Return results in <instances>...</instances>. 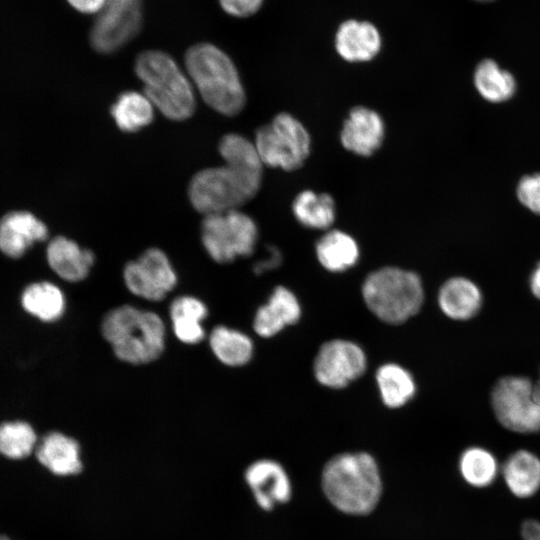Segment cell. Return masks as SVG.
Here are the masks:
<instances>
[{"instance_id": "obj_36", "label": "cell", "mask_w": 540, "mask_h": 540, "mask_svg": "<svg viewBox=\"0 0 540 540\" xmlns=\"http://www.w3.org/2000/svg\"><path fill=\"white\" fill-rule=\"evenodd\" d=\"M68 3L82 13H96L104 9L107 0H67Z\"/></svg>"}, {"instance_id": "obj_15", "label": "cell", "mask_w": 540, "mask_h": 540, "mask_svg": "<svg viewBox=\"0 0 540 540\" xmlns=\"http://www.w3.org/2000/svg\"><path fill=\"white\" fill-rule=\"evenodd\" d=\"M302 309L296 295L287 287L273 289L266 303L258 307L253 318V330L262 338H271L287 326L296 324Z\"/></svg>"}, {"instance_id": "obj_29", "label": "cell", "mask_w": 540, "mask_h": 540, "mask_svg": "<svg viewBox=\"0 0 540 540\" xmlns=\"http://www.w3.org/2000/svg\"><path fill=\"white\" fill-rule=\"evenodd\" d=\"M473 81L479 94L492 103L507 101L517 87L514 76L491 58H485L477 64Z\"/></svg>"}, {"instance_id": "obj_24", "label": "cell", "mask_w": 540, "mask_h": 540, "mask_svg": "<svg viewBox=\"0 0 540 540\" xmlns=\"http://www.w3.org/2000/svg\"><path fill=\"white\" fill-rule=\"evenodd\" d=\"M20 301L29 315L45 323L59 321L67 308L63 290L50 281L30 283L22 291Z\"/></svg>"}, {"instance_id": "obj_37", "label": "cell", "mask_w": 540, "mask_h": 540, "mask_svg": "<svg viewBox=\"0 0 540 540\" xmlns=\"http://www.w3.org/2000/svg\"><path fill=\"white\" fill-rule=\"evenodd\" d=\"M532 294L540 300V263L537 264L529 279Z\"/></svg>"}, {"instance_id": "obj_10", "label": "cell", "mask_w": 540, "mask_h": 540, "mask_svg": "<svg viewBox=\"0 0 540 540\" xmlns=\"http://www.w3.org/2000/svg\"><path fill=\"white\" fill-rule=\"evenodd\" d=\"M122 278L130 294L154 303L163 301L178 285V274L170 258L157 247L148 248L128 261Z\"/></svg>"}, {"instance_id": "obj_33", "label": "cell", "mask_w": 540, "mask_h": 540, "mask_svg": "<svg viewBox=\"0 0 540 540\" xmlns=\"http://www.w3.org/2000/svg\"><path fill=\"white\" fill-rule=\"evenodd\" d=\"M263 0H220L222 8L230 15L247 17L259 10Z\"/></svg>"}, {"instance_id": "obj_17", "label": "cell", "mask_w": 540, "mask_h": 540, "mask_svg": "<svg viewBox=\"0 0 540 540\" xmlns=\"http://www.w3.org/2000/svg\"><path fill=\"white\" fill-rule=\"evenodd\" d=\"M34 453L38 462L56 476L77 475L83 469L80 444L60 431L48 432L39 439Z\"/></svg>"}, {"instance_id": "obj_26", "label": "cell", "mask_w": 540, "mask_h": 540, "mask_svg": "<svg viewBox=\"0 0 540 540\" xmlns=\"http://www.w3.org/2000/svg\"><path fill=\"white\" fill-rule=\"evenodd\" d=\"M501 465L490 450L481 446L464 449L458 460V470L463 481L472 488L485 489L495 483Z\"/></svg>"}, {"instance_id": "obj_5", "label": "cell", "mask_w": 540, "mask_h": 540, "mask_svg": "<svg viewBox=\"0 0 540 540\" xmlns=\"http://www.w3.org/2000/svg\"><path fill=\"white\" fill-rule=\"evenodd\" d=\"M135 72L143 83V93L165 117L183 121L193 115L196 108L193 84L169 54L157 50L140 53Z\"/></svg>"}, {"instance_id": "obj_31", "label": "cell", "mask_w": 540, "mask_h": 540, "mask_svg": "<svg viewBox=\"0 0 540 540\" xmlns=\"http://www.w3.org/2000/svg\"><path fill=\"white\" fill-rule=\"evenodd\" d=\"M38 437L33 426L23 420L0 424V455L10 460H21L35 452Z\"/></svg>"}, {"instance_id": "obj_8", "label": "cell", "mask_w": 540, "mask_h": 540, "mask_svg": "<svg viewBox=\"0 0 540 540\" xmlns=\"http://www.w3.org/2000/svg\"><path fill=\"white\" fill-rule=\"evenodd\" d=\"M254 145L263 165L291 171L308 157L310 136L296 118L280 113L257 130Z\"/></svg>"}, {"instance_id": "obj_11", "label": "cell", "mask_w": 540, "mask_h": 540, "mask_svg": "<svg viewBox=\"0 0 540 540\" xmlns=\"http://www.w3.org/2000/svg\"><path fill=\"white\" fill-rule=\"evenodd\" d=\"M367 357L357 343L332 339L321 345L313 363L316 380L323 386L341 389L363 375Z\"/></svg>"}, {"instance_id": "obj_1", "label": "cell", "mask_w": 540, "mask_h": 540, "mask_svg": "<svg viewBox=\"0 0 540 540\" xmlns=\"http://www.w3.org/2000/svg\"><path fill=\"white\" fill-rule=\"evenodd\" d=\"M218 150L224 164L198 171L188 185L189 201L203 215L239 209L261 185L263 163L254 143L229 133L220 139Z\"/></svg>"}, {"instance_id": "obj_16", "label": "cell", "mask_w": 540, "mask_h": 540, "mask_svg": "<svg viewBox=\"0 0 540 540\" xmlns=\"http://www.w3.org/2000/svg\"><path fill=\"white\" fill-rule=\"evenodd\" d=\"M46 259L50 269L69 283L85 280L96 261L92 250L81 247L65 236H56L50 240L46 248Z\"/></svg>"}, {"instance_id": "obj_35", "label": "cell", "mask_w": 540, "mask_h": 540, "mask_svg": "<svg viewBox=\"0 0 540 540\" xmlns=\"http://www.w3.org/2000/svg\"><path fill=\"white\" fill-rule=\"evenodd\" d=\"M522 540H540V519L527 518L520 526Z\"/></svg>"}, {"instance_id": "obj_2", "label": "cell", "mask_w": 540, "mask_h": 540, "mask_svg": "<svg viewBox=\"0 0 540 540\" xmlns=\"http://www.w3.org/2000/svg\"><path fill=\"white\" fill-rule=\"evenodd\" d=\"M321 486L330 504L351 516L370 514L383 492L375 458L362 451L340 453L329 459L321 473Z\"/></svg>"}, {"instance_id": "obj_13", "label": "cell", "mask_w": 540, "mask_h": 540, "mask_svg": "<svg viewBox=\"0 0 540 540\" xmlns=\"http://www.w3.org/2000/svg\"><path fill=\"white\" fill-rule=\"evenodd\" d=\"M255 502L264 511L285 504L292 497V483L285 468L273 459H258L244 472Z\"/></svg>"}, {"instance_id": "obj_19", "label": "cell", "mask_w": 540, "mask_h": 540, "mask_svg": "<svg viewBox=\"0 0 540 540\" xmlns=\"http://www.w3.org/2000/svg\"><path fill=\"white\" fill-rule=\"evenodd\" d=\"M168 315L172 332L181 343L197 345L207 339L203 322L208 318L209 308L199 297L190 294L175 297Z\"/></svg>"}, {"instance_id": "obj_3", "label": "cell", "mask_w": 540, "mask_h": 540, "mask_svg": "<svg viewBox=\"0 0 540 540\" xmlns=\"http://www.w3.org/2000/svg\"><path fill=\"white\" fill-rule=\"evenodd\" d=\"M100 333L114 356L130 365L158 360L165 351L167 327L155 311L132 304L118 305L101 319Z\"/></svg>"}, {"instance_id": "obj_40", "label": "cell", "mask_w": 540, "mask_h": 540, "mask_svg": "<svg viewBox=\"0 0 540 540\" xmlns=\"http://www.w3.org/2000/svg\"><path fill=\"white\" fill-rule=\"evenodd\" d=\"M0 540H11V539L6 536H0Z\"/></svg>"}, {"instance_id": "obj_27", "label": "cell", "mask_w": 540, "mask_h": 540, "mask_svg": "<svg viewBox=\"0 0 540 540\" xmlns=\"http://www.w3.org/2000/svg\"><path fill=\"white\" fill-rule=\"evenodd\" d=\"M154 108L143 92L130 90L117 97L110 107V114L121 131L134 133L152 123Z\"/></svg>"}, {"instance_id": "obj_38", "label": "cell", "mask_w": 540, "mask_h": 540, "mask_svg": "<svg viewBox=\"0 0 540 540\" xmlns=\"http://www.w3.org/2000/svg\"><path fill=\"white\" fill-rule=\"evenodd\" d=\"M534 396L538 403H540V380L534 384Z\"/></svg>"}, {"instance_id": "obj_30", "label": "cell", "mask_w": 540, "mask_h": 540, "mask_svg": "<svg viewBox=\"0 0 540 540\" xmlns=\"http://www.w3.org/2000/svg\"><path fill=\"white\" fill-rule=\"evenodd\" d=\"M292 210L298 222L308 228L326 229L335 219L334 200L325 193L301 192L294 199Z\"/></svg>"}, {"instance_id": "obj_7", "label": "cell", "mask_w": 540, "mask_h": 540, "mask_svg": "<svg viewBox=\"0 0 540 540\" xmlns=\"http://www.w3.org/2000/svg\"><path fill=\"white\" fill-rule=\"evenodd\" d=\"M200 237L208 256L218 264H228L251 255L258 239L255 221L236 210L204 215Z\"/></svg>"}, {"instance_id": "obj_6", "label": "cell", "mask_w": 540, "mask_h": 540, "mask_svg": "<svg viewBox=\"0 0 540 540\" xmlns=\"http://www.w3.org/2000/svg\"><path fill=\"white\" fill-rule=\"evenodd\" d=\"M367 308L381 321L401 324L416 315L424 302V288L418 274L398 267L371 272L361 289Z\"/></svg>"}, {"instance_id": "obj_9", "label": "cell", "mask_w": 540, "mask_h": 540, "mask_svg": "<svg viewBox=\"0 0 540 540\" xmlns=\"http://www.w3.org/2000/svg\"><path fill=\"white\" fill-rule=\"evenodd\" d=\"M490 398L502 427L523 435L540 433V403L534 396V383L528 377H501L495 382Z\"/></svg>"}, {"instance_id": "obj_14", "label": "cell", "mask_w": 540, "mask_h": 540, "mask_svg": "<svg viewBox=\"0 0 540 540\" xmlns=\"http://www.w3.org/2000/svg\"><path fill=\"white\" fill-rule=\"evenodd\" d=\"M47 238L46 224L29 211H11L0 219V251L9 258L22 257Z\"/></svg>"}, {"instance_id": "obj_41", "label": "cell", "mask_w": 540, "mask_h": 540, "mask_svg": "<svg viewBox=\"0 0 540 540\" xmlns=\"http://www.w3.org/2000/svg\"><path fill=\"white\" fill-rule=\"evenodd\" d=\"M539 380H540V378H539Z\"/></svg>"}, {"instance_id": "obj_28", "label": "cell", "mask_w": 540, "mask_h": 540, "mask_svg": "<svg viewBox=\"0 0 540 540\" xmlns=\"http://www.w3.org/2000/svg\"><path fill=\"white\" fill-rule=\"evenodd\" d=\"M375 379L382 402L389 408H400L415 395L416 384L412 374L397 363L381 365Z\"/></svg>"}, {"instance_id": "obj_20", "label": "cell", "mask_w": 540, "mask_h": 540, "mask_svg": "<svg viewBox=\"0 0 540 540\" xmlns=\"http://www.w3.org/2000/svg\"><path fill=\"white\" fill-rule=\"evenodd\" d=\"M500 475L515 498L530 499L540 491V457L530 450L518 449L501 464Z\"/></svg>"}, {"instance_id": "obj_22", "label": "cell", "mask_w": 540, "mask_h": 540, "mask_svg": "<svg viewBox=\"0 0 540 540\" xmlns=\"http://www.w3.org/2000/svg\"><path fill=\"white\" fill-rule=\"evenodd\" d=\"M437 302L442 313L448 318L467 321L481 310L483 295L475 282L466 277L456 276L441 285Z\"/></svg>"}, {"instance_id": "obj_39", "label": "cell", "mask_w": 540, "mask_h": 540, "mask_svg": "<svg viewBox=\"0 0 540 540\" xmlns=\"http://www.w3.org/2000/svg\"><path fill=\"white\" fill-rule=\"evenodd\" d=\"M473 1L478 2V3H491L497 0H473Z\"/></svg>"}, {"instance_id": "obj_25", "label": "cell", "mask_w": 540, "mask_h": 540, "mask_svg": "<svg viewBox=\"0 0 540 540\" xmlns=\"http://www.w3.org/2000/svg\"><path fill=\"white\" fill-rule=\"evenodd\" d=\"M316 256L323 268L339 273L357 263L359 247L349 234L340 230H331L317 242Z\"/></svg>"}, {"instance_id": "obj_32", "label": "cell", "mask_w": 540, "mask_h": 540, "mask_svg": "<svg viewBox=\"0 0 540 540\" xmlns=\"http://www.w3.org/2000/svg\"><path fill=\"white\" fill-rule=\"evenodd\" d=\"M516 193L522 205L540 215V174L522 177Z\"/></svg>"}, {"instance_id": "obj_21", "label": "cell", "mask_w": 540, "mask_h": 540, "mask_svg": "<svg viewBox=\"0 0 540 540\" xmlns=\"http://www.w3.org/2000/svg\"><path fill=\"white\" fill-rule=\"evenodd\" d=\"M335 48L346 61H369L381 49V36L378 29L368 21L347 20L336 32Z\"/></svg>"}, {"instance_id": "obj_23", "label": "cell", "mask_w": 540, "mask_h": 540, "mask_svg": "<svg viewBox=\"0 0 540 540\" xmlns=\"http://www.w3.org/2000/svg\"><path fill=\"white\" fill-rule=\"evenodd\" d=\"M206 340L213 356L227 367H242L254 355V343L250 336L227 325L213 327Z\"/></svg>"}, {"instance_id": "obj_4", "label": "cell", "mask_w": 540, "mask_h": 540, "mask_svg": "<svg viewBox=\"0 0 540 540\" xmlns=\"http://www.w3.org/2000/svg\"><path fill=\"white\" fill-rule=\"evenodd\" d=\"M185 67L203 101L225 116L238 114L245 105V91L238 71L221 49L200 43L188 49Z\"/></svg>"}, {"instance_id": "obj_34", "label": "cell", "mask_w": 540, "mask_h": 540, "mask_svg": "<svg viewBox=\"0 0 540 540\" xmlns=\"http://www.w3.org/2000/svg\"><path fill=\"white\" fill-rule=\"evenodd\" d=\"M282 262V255L275 247L269 248V255L260 261L256 262L253 270L256 274L261 275L267 271L277 268Z\"/></svg>"}, {"instance_id": "obj_12", "label": "cell", "mask_w": 540, "mask_h": 540, "mask_svg": "<svg viewBox=\"0 0 540 540\" xmlns=\"http://www.w3.org/2000/svg\"><path fill=\"white\" fill-rule=\"evenodd\" d=\"M140 23V0H107L92 28L91 44L100 53H112L137 34Z\"/></svg>"}, {"instance_id": "obj_18", "label": "cell", "mask_w": 540, "mask_h": 540, "mask_svg": "<svg viewBox=\"0 0 540 540\" xmlns=\"http://www.w3.org/2000/svg\"><path fill=\"white\" fill-rule=\"evenodd\" d=\"M384 137V123L375 111L366 107L353 108L343 124L342 145L349 151L370 156L381 145Z\"/></svg>"}]
</instances>
